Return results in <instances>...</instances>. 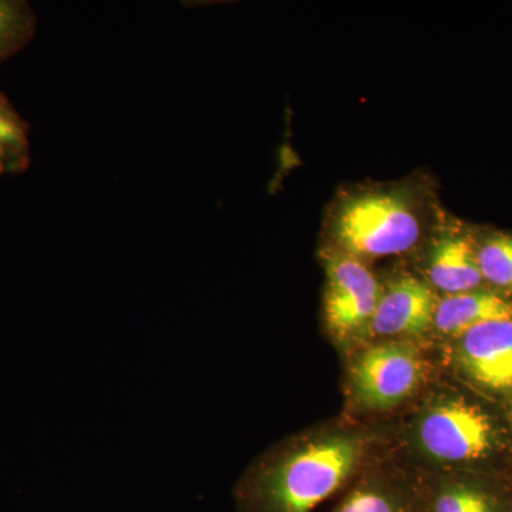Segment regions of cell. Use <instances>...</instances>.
I'll use <instances>...</instances> for the list:
<instances>
[{
	"label": "cell",
	"mask_w": 512,
	"mask_h": 512,
	"mask_svg": "<svg viewBox=\"0 0 512 512\" xmlns=\"http://www.w3.org/2000/svg\"><path fill=\"white\" fill-rule=\"evenodd\" d=\"M323 313L330 332L339 338L370 328L382 286L366 262L326 248Z\"/></svg>",
	"instance_id": "3"
},
{
	"label": "cell",
	"mask_w": 512,
	"mask_h": 512,
	"mask_svg": "<svg viewBox=\"0 0 512 512\" xmlns=\"http://www.w3.org/2000/svg\"><path fill=\"white\" fill-rule=\"evenodd\" d=\"M498 319H512L511 299L500 293L476 289L440 298L433 326L443 335L461 336L467 330Z\"/></svg>",
	"instance_id": "9"
},
{
	"label": "cell",
	"mask_w": 512,
	"mask_h": 512,
	"mask_svg": "<svg viewBox=\"0 0 512 512\" xmlns=\"http://www.w3.org/2000/svg\"><path fill=\"white\" fill-rule=\"evenodd\" d=\"M35 29V13L28 3L0 0V63L28 45Z\"/></svg>",
	"instance_id": "13"
},
{
	"label": "cell",
	"mask_w": 512,
	"mask_h": 512,
	"mask_svg": "<svg viewBox=\"0 0 512 512\" xmlns=\"http://www.w3.org/2000/svg\"><path fill=\"white\" fill-rule=\"evenodd\" d=\"M477 261L484 282L512 291V234L494 232L477 241Z\"/></svg>",
	"instance_id": "14"
},
{
	"label": "cell",
	"mask_w": 512,
	"mask_h": 512,
	"mask_svg": "<svg viewBox=\"0 0 512 512\" xmlns=\"http://www.w3.org/2000/svg\"><path fill=\"white\" fill-rule=\"evenodd\" d=\"M458 338V362L467 376L485 389L510 392L512 319L485 322Z\"/></svg>",
	"instance_id": "7"
},
{
	"label": "cell",
	"mask_w": 512,
	"mask_h": 512,
	"mask_svg": "<svg viewBox=\"0 0 512 512\" xmlns=\"http://www.w3.org/2000/svg\"><path fill=\"white\" fill-rule=\"evenodd\" d=\"M511 417H512V406H511Z\"/></svg>",
	"instance_id": "15"
},
{
	"label": "cell",
	"mask_w": 512,
	"mask_h": 512,
	"mask_svg": "<svg viewBox=\"0 0 512 512\" xmlns=\"http://www.w3.org/2000/svg\"><path fill=\"white\" fill-rule=\"evenodd\" d=\"M423 500L426 512H498L495 495L468 481L441 484Z\"/></svg>",
	"instance_id": "12"
},
{
	"label": "cell",
	"mask_w": 512,
	"mask_h": 512,
	"mask_svg": "<svg viewBox=\"0 0 512 512\" xmlns=\"http://www.w3.org/2000/svg\"><path fill=\"white\" fill-rule=\"evenodd\" d=\"M362 441L330 436L286 448L256 466L238 485L242 512H312L336 493L359 463Z\"/></svg>",
	"instance_id": "2"
},
{
	"label": "cell",
	"mask_w": 512,
	"mask_h": 512,
	"mask_svg": "<svg viewBox=\"0 0 512 512\" xmlns=\"http://www.w3.org/2000/svg\"><path fill=\"white\" fill-rule=\"evenodd\" d=\"M421 375L420 357L412 345L380 343L357 357L352 367L353 394L365 409H392L416 392Z\"/></svg>",
	"instance_id": "5"
},
{
	"label": "cell",
	"mask_w": 512,
	"mask_h": 512,
	"mask_svg": "<svg viewBox=\"0 0 512 512\" xmlns=\"http://www.w3.org/2000/svg\"><path fill=\"white\" fill-rule=\"evenodd\" d=\"M29 164V126L0 93V175L25 173Z\"/></svg>",
	"instance_id": "11"
},
{
	"label": "cell",
	"mask_w": 512,
	"mask_h": 512,
	"mask_svg": "<svg viewBox=\"0 0 512 512\" xmlns=\"http://www.w3.org/2000/svg\"><path fill=\"white\" fill-rule=\"evenodd\" d=\"M456 224L440 212L427 235L426 282L444 296L476 291L484 284L477 261V241Z\"/></svg>",
	"instance_id": "6"
},
{
	"label": "cell",
	"mask_w": 512,
	"mask_h": 512,
	"mask_svg": "<svg viewBox=\"0 0 512 512\" xmlns=\"http://www.w3.org/2000/svg\"><path fill=\"white\" fill-rule=\"evenodd\" d=\"M333 512H426L421 495L390 484L369 481L357 485Z\"/></svg>",
	"instance_id": "10"
},
{
	"label": "cell",
	"mask_w": 512,
	"mask_h": 512,
	"mask_svg": "<svg viewBox=\"0 0 512 512\" xmlns=\"http://www.w3.org/2000/svg\"><path fill=\"white\" fill-rule=\"evenodd\" d=\"M424 453L444 463L478 460L491 450L494 427L490 417L463 400H443L424 412L417 426Z\"/></svg>",
	"instance_id": "4"
},
{
	"label": "cell",
	"mask_w": 512,
	"mask_h": 512,
	"mask_svg": "<svg viewBox=\"0 0 512 512\" xmlns=\"http://www.w3.org/2000/svg\"><path fill=\"white\" fill-rule=\"evenodd\" d=\"M439 215L433 191L421 181L353 185L326 211V248L363 262L404 255L427 238Z\"/></svg>",
	"instance_id": "1"
},
{
	"label": "cell",
	"mask_w": 512,
	"mask_h": 512,
	"mask_svg": "<svg viewBox=\"0 0 512 512\" xmlns=\"http://www.w3.org/2000/svg\"><path fill=\"white\" fill-rule=\"evenodd\" d=\"M439 299L426 281L402 275L382 288L370 330L377 336L423 335L433 326Z\"/></svg>",
	"instance_id": "8"
}]
</instances>
